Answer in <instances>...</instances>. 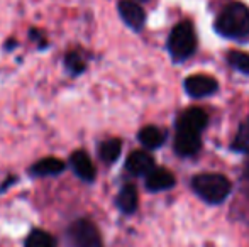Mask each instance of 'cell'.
<instances>
[{
	"label": "cell",
	"instance_id": "obj_1",
	"mask_svg": "<svg viewBox=\"0 0 249 247\" xmlns=\"http://www.w3.org/2000/svg\"><path fill=\"white\" fill-rule=\"evenodd\" d=\"M215 31L227 39L243 41L249 37V7L241 2H231L215 19Z\"/></svg>",
	"mask_w": 249,
	"mask_h": 247
},
{
	"label": "cell",
	"instance_id": "obj_2",
	"mask_svg": "<svg viewBox=\"0 0 249 247\" xmlns=\"http://www.w3.org/2000/svg\"><path fill=\"white\" fill-rule=\"evenodd\" d=\"M192 188L203 201L210 205L224 203L232 191V185L229 180L224 175H217V173H203V175L194 176Z\"/></svg>",
	"mask_w": 249,
	"mask_h": 247
},
{
	"label": "cell",
	"instance_id": "obj_3",
	"mask_svg": "<svg viewBox=\"0 0 249 247\" xmlns=\"http://www.w3.org/2000/svg\"><path fill=\"white\" fill-rule=\"evenodd\" d=\"M166 46L168 53L175 63H181L194 56L195 49H197V36H195V29L192 22L183 20V22L177 24L168 36Z\"/></svg>",
	"mask_w": 249,
	"mask_h": 247
},
{
	"label": "cell",
	"instance_id": "obj_4",
	"mask_svg": "<svg viewBox=\"0 0 249 247\" xmlns=\"http://www.w3.org/2000/svg\"><path fill=\"white\" fill-rule=\"evenodd\" d=\"M70 239L75 247H104L99 229L87 218L73 222V225L70 227Z\"/></svg>",
	"mask_w": 249,
	"mask_h": 247
},
{
	"label": "cell",
	"instance_id": "obj_5",
	"mask_svg": "<svg viewBox=\"0 0 249 247\" xmlns=\"http://www.w3.org/2000/svg\"><path fill=\"white\" fill-rule=\"evenodd\" d=\"M185 92L192 97V99H205L210 97L219 90V83L215 78L209 75H192L183 82Z\"/></svg>",
	"mask_w": 249,
	"mask_h": 247
},
{
	"label": "cell",
	"instance_id": "obj_6",
	"mask_svg": "<svg viewBox=\"0 0 249 247\" xmlns=\"http://www.w3.org/2000/svg\"><path fill=\"white\" fill-rule=\"evenodd\" d=\"M202 148V139H200L198 132L192 131H180L177 129V135H175V151L181 158H192L200 151Z\"/></svg>",
	"mask_w": 249,
	"mask_h": 247
},
{
	"label": "cell",
	"instance_id": "obj_7",
	"mask_svg": "<svg viewBox=\"0 0 249 247\" xmlns=\"http://www.w3.org/2000/svg\"><path fill=\"white\" fill-rule=\"evenodd\" d=\"M207 124H209V117H207L205 110L198 109V107L187 109L177 119V129H180V131L198 132V134H202V131L207 127Z\"/></svg>",
	"mask_w": 249,
	"mask_h": 247
},
{
	"label": "cell",
	"instance_id": "obj_8",
	"mask_svg": "<svg viewBox=\"0 0 249 247\" xmlns=\"http://www.w3.org/2000/svg\"><path fill=\"white\" fill-rule=\"evenodd\" d=\"M119 14H121L122 20L134 31H141L146 22V14L142 7L132 0H121L119 2Z\"/></svg>",
	"mask_w": 249,
	"mask_h": 247
},
{
	"label": "cell",
	"instance_id": "obj_9",
	"mask_svg": "<svg viewBox=\"0 0 249 247\" xmlns=\"http://www.w3.org/2000/svg\"><path fill=\"white\" fill-rule=\"evenodd\" d=\"M153 168L154 159L146 151H134L125 161V169L134 176H146Z\"/></svg>",
	"mask_w": 249,
	"mask_h": 247
},
{
	"label": "cell",
	"instance_id": "obj_10",
	"mask_svg": "<svg viewBox=\"0 0 249 247\" xmlns=\"http://www.w3.org/2000/svg\"><path fill=\"white\" fill-rule=\"evenodd\" d=\"M175 186V176L164 168H153L146 175V188L149 191H164Z\"/></svg>",
	"mask_w": 249,
	"mask_h": 247
},
{
	"label": "cell",
	"instance_id": "obj_11",
	"mask_svg": "<svg viewBox=\"0 0 249 247\" xmlns=\"http://www.w3.org/2000/svg\"><path fill=\"white\" fill-rule=\"evenodd\" d=\"M71 168L76 173L78 178H82L83 181H93L95 180V168L93 163L90 159V156L85 151H76L71 154Z\"/></svg>",
	"mask_w": 249,
	"mask_h": 247
},
{
	"label": "cell",
	"instance_id": "obj_12",
	"mask_svg": "<svg viewBox=\"0 0 249 247\" xmlns=\"http://www.w3.org/2000/svg\"><path fill=\"white\" fill-rule=\"evenodd\" d=\"M138 139L146 149H158L166 141V132L161 131L156 125H146L139 131Z\"/></svg>",
	"mask_w": 249,
	"mask_h": 247
},
{
	"label": "cell",
	"instance_id": "obj_13",
	"mask_svg": "<svg viewBox=\"0 0 249 247\" xmlns=\"http://www.w3.org/2000/svg\"><path fill=\"white\" fill-rule=\"evenodd\" d=\"M115 203H117L119 210L124 212V214H134L136 208H138V203H139L138 190H136L132 185H125L121 191H119Z\"/></svg>",
	"mask_w": 249,
	"mask_h": 247
},
{
	"label": "cell",
	"instance_id": "obj_14",
	"mask_svg": "<svg viewBox=\"0 0 249 247\" xmlns=\"http://www.w3.org/2000/svg\"><path fill=\"white\" fill-rule=\"evenodd\" d=\"M63 171H65V163L56 158L41 159V161H37L31 168V173L34 176H53V175H59Z\"/></svg>",
	"mask_w": 249,
	"mask_h": 247
},
{
	"label": "cell",
	"instance_id": "obj_15",
	"mask_svg": "<svg viewBox=\"0 0 249 247\" xmlns=\"http://www.w3.org/2000/svg\"><path fill=\"white\" fill-rule=\"evenodd\" d=\"M121 151H122V142L119 139H108V141L102 142L99 148L100 159L105 163L117 161V158L121 156Z\"/></svg>",
	"mask_w": 249,
	"mask_h": 247
},
{
	"label": "cell",
	"instance_id": "obj_16",
	"mask_svg": "<svg viewBox=\"0 0 249 247\" xmlns=\"http://www.w3.org/2000/svg\"><path fill=\"white\" fill-rule=\"evenodd\" d=\"M231 149L236 152H248L249 151V117L239 125Z\"/></svg>",
	"mask_w": 249,
	"mask_h": 247
},
{
	"label": "cell",
	"instance_id": "obj_17",
	"mask_svg": "<svg viewBox=\"0 0 249 247\" xmlns=\"http://www.w3.org/2000/svg\"><path fill=\"white\" fill-rule=\"evenodd\" d=\"M24 247H56V241L48 232L33 231L29 234V237L26 239V246Z\"/></svg>",
	"mask_w": 249,
	"mask_h": 247
},
{
	"label": "cell",
	"instance_id": "obj_18",
	"mask_svg": "<svg viewBox=\"0 0 249 247\" xmlns=\"http://www.w3.org/2000/svg\"><path fill=\"white\" fill-rule=\"evenodd\" d=\"M227 61L232 66L234 69L244 73V75H249V54L244 53V51H231L227 54Z\"/></svg>",
	"mask_w": 249,
	"mask_h": 247
},
{
	"label": "cell",
	"instance_id": "obj_19",
	"mask_svg": "<svg viewBox=\"0 0 249 247\" xmlns=\"http://www.w3.org/2000/svg\"><path fill=\"white\" fill-rule=\"evenodd\" d=\"M66 66H68V69L71 73L78 75V73H82L83 69H85V61L82 60V56H80V54L70 53L68 56H66Z\"/></svg>",
	"mask_w": 249,
	"mask_h": 247
},
{
	"label": "cell",
	"instance_id": "obj_20",
	"mask_svg": "<svg viewBox=\"0 0 249 247\" xmlns=\"http://www.w3.org/2000/svg\"><path fill=\"white\" fill-rule=\"evenodd\" d=\"M244 176L249 181V151H248V159H246V169H244Z\"/></svg>",
	"mask_w": 249,
	"mask_h": 247
},
{
	"label": "cell",
	"instance_id": "obj_21",
	"mask_svg": "<svg viewBox=\"0 0 249 247\" xmlns=\"http://www.w3.org/2000/svg\"><path fill=\"white\" fill-rule=\"evenodd\" d=\"M141 2H146V0H141Z\"/></svg>",
	"mask_w": 249,
	"mask_h": 247
}]
</instances>
